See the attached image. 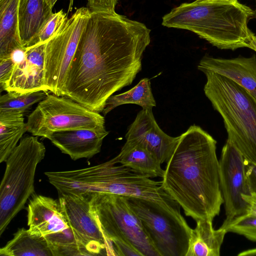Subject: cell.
Returning a JSON list of instances; mask_svg holds the SVG:
<instances>
[{
	"label": "cell",
	"instance_id": "cell-35",
	"mask_svg": "<svg viewBox=\"0 0 256 256\" xmlns=\"http://www.w3.org/2000/svg\"><path fill=\"white\" fill-rule=\"evenodd\" d=\"M238 256H256V248L247 250L240 252Z\"/></svg>",
	"mask_w": 256,
	"mask_h": 256
},
{
	"label": "cell",
	"instance_id": "cell-14",
	"mask_svg": "<svg viewBox=\"0 0 256 256\" xmlns=\"http://www.w3.org/2000/svg\"><path fill=\"white\" fill-rule=\"evenodd\" d=\"M198 68L212 71L234 81L244 88L256 101V56L232 58L204 56Z\"/></svg>",
	"mask_w": 256,
	"mask_h": 256
},
{
	"label": "cell",
	"instance_id": "cell-6",
	"mask_svg": "<svg viewBox=\"0 0 256 256\" xmlns=\"http://www.w3.org/2000/svg\"><path fill=\"white\" fill-rule=\"evenodd\" d=\"M118 164L116 156L92 166L87 172L85 184L92 192H106L144 198L163 207L180 211V206L162 189V181L138 173Z\"/></svg>",
	"mask_w": 256,
	"mask_h": 256
},
{
	"label": "cell",
	"instance_id": "cell-38",
	"mask_svg": "<svg viewBox=\"0 0 256 256\" xmlns=\"http://www.w3.org/2000/svg\"><path fill=\"white\" fill-rule=\"evenodd\" d=\"M255 2H256V10H255V12H256V0H255Z\"/></svg>",
	"mask_w": 256,
	"mask_h": 256
},
{
	"label": "cell",
	"instance_id": "cell-31",
	"mask_svg": "<svg viewBox=\"0 0 256 256\" xmlns=\"http://www.w3.org/2000/svg\"><path fill=\"white\" fill-rule=\"evenodd\" d=\"M116 256H142L132 245L122 240H114L112 242Z\"/></svg>",
	"mask_w": 256,
	"mask_h": 256
},
{
	"label": "cell",
	"instance_id": "cell-1",
	"mask_svg": "<svg viewBox=\"0 0 256 256\" xmlns=\"http://www.w3.org/2000/svg\"><path fill=\"white\" fill-rule=\"evenodd\" d=\"M143 23L116 12L90 10L67 74L64 96L102 112L106 100L130 85L150 42Z\"/></svg>",
	"mask_w": 256,
	"mask_h": 256
},
{
	"label": "cell",
	"instance_id": "cell-16",
	"mask_svg": "<svg viewBox=\"0 0 256 256\" xmlns=\"http://www.w3.org/2000/svg\"><path fill=\"white\" fill-rule=\"evenodd\" d=\"M45 46L46 42L26 48V58L15 65L5 91L18 93L47 92L44 86Z\"/></svg>",
	"mask_w": 256,
	"mask_h": 256
},
{
	"label": "cell",
	"instance_id": "cell-12",
	"mask_svg": "<svg viewBox=\"0 0 256 256\" xmlns=\"http://www.w3.org/2000/svg\"><path fill=\"white\" fill-rule=\"evenodd\" d=\"M244 158L229 140L224 146L219 160L220 187L224 204L225 228L234 218L248 212L242 194H250L246 182Z\"/></svg>",
	"mask_w": 256,
	"mask_h": 256
},
{
	"label": "cell",
	"instance_id": "cell-36",
	"mask_svg": "<svg viewBox=\"0 0 256 256\" xmlns=\"http://www.w3.org/2000/svg\"><path fill=\"white\" fill-rule=\"evenodd\" d=\"M50 6L53 8L54 5L58 0H47ZM74 0H69L68 12H70L72 9V6Z\"/></svg>",
	"mask_w": 256,
	"mask_h": 256
},
{
	"label": "cell",
	"instance_id": "cell-30",
	"mask_svg": "<svg viewBox=\"0 0 256 256\" xmlns=\"http://www.w3.org/2000/svg\"><path fill=\"white\" fill-rule=\"evenodd\" d=\"M88 8L93 11L114 12L118 0H87Z\"/></svg>",
	"mask_w": 256,
	"mask_h": 256
},
{
	"label": "cell",
	"instance_id": "cell-3",
	"mask_svg": "<svg viewBox=\"0 0 256 256\" xmlns=\"http://www.w3.org/2000/svg\"><path fill=\"white\" fill-rule=\"evenodd\" d=\"M255 10L239 2L195 0L173 8L162 18V25L196 34L221 50L248 48L254 34L248 26Z\"/></svg>",
	"mask_w": 256,
	"mask_h": 256
},
{
	"label": "cell",
	"instance_id": "cell-20",
	"mask_svg": "<svg viewBox=\"0 0 256 256\" xmlns=\"http://www.w3.org/2000/svg\"><path fill=\"white\" fill-rule=\"evenodd\" d=\"M116 157L119 164L150 178H162L164 176L161 162L139 144L126 141Z\"/></svg>",
	"mask_w": 256,
	"mask_h": 256
},
{
	"label": "cell",
	"instance_id": "cell-27",
	"mask_svg": "<svg viewBox=\"0 0 256 256\" xmlns=\"http://www.w3.org/2000/svg\"><path fill=\"white\" fill-rule=\"evenodd\" d=\"M224 228L228 232L242 235L250 240L256 242V215L247 213L238 216Z\"/></svg>",
	"mask_w": 256,
	"mask_h": 256
},
{
	"label": "cell",
	"instance_id": "cell-24",
	"mask_svg": "<svg viewBox=\"0 0 256 256\" xmlns=\"http://www.w3.org/2000/svg\"><path fill=\"white\" fill-rule=\"evenodd\" d=\"M130 104L138 105L144 110H152L156 106L150 82L148 78L142 79L136 85L128 91L110 96L106 102L102 113L106 116L116 107Z\"/></svg>",
	"mask_w": 256,
	"mask_h": 256
},
{
	"label": "cell",
	"instance_id": "cell-19",
	"mask_svg": "<svg viewBox=\"0 0 256 256\" xmlns=\"http://www.w3.org/2000/svg\"><path fill=\"white\" fill-rule=\"evenodd\" d=\"M192 229L186 256H219L226 229L214 230L212 220H200Z\"/></svg>",
	"mask_w": 256,
	"mask_h": 256
},
{
	"label": "cell",
	"instance_id": "cell-26",
	"mask_svg": "<svg viewBox=\"0 0 256 256\" xmlns=\"http://www.w3.org/2000/svg\"><path fill=\"white\" fill-rule=\"evenodd\" d=\"M47 95L46 92L42 90L27 93L8 92L0 97V111L24 113L33 104L44 99Z\"/></svg>",
	"mask_w": 256,
	"mask_h": 256
},
{
	"label": "cell",
	"instance_id": "cell-23",
	"mask_svg": "<svg viewBox=\"0 0 256 256\" xmlns=\"http://www.w3.org/2000/svg\"><path fill=\"white\" fill-rule=\"evenodd\" d=\"M27 131L24 113L0 111V162H6Z\"/></svg>",
	"mask_w": 256,
	"mask_h": 256
},
{
	"label": "cell",
	"instance_id": "cell-37",
	"mask_svg": "<svg viewBox=\"0 0 256 256\" xmlns=\"http://www.w3.org/2000/svg\"><path fill=\"white\" fill-rule=\"evenodd\" d=\"M216 0L222 2H230V3H235L238 2V0Z\"/></svg>",
	"mask_w": 256,
	"mask_h": 256
},
{
	"label": "cell",
	"instance_id": "cell-11",
	"mask_svg": "<svg viewBox=\"0 0 256 256\" xmlns=\"http://www.w3.org/2000/svg\"><path fill=\"white\" fill-rule=\"evenodd\" d=\"M59 202L68 225L79 242L91 256L106 250L116 256L112 244L106 238L91 202V193L58 194Z\"/></svg>",
	"mask_w": 256,
	"mask_h": 256
},
{
	"label": "cell",
	"instance_id": "cell-4",
	"mask_svg": "<svg viewBox=\"0 0 256 256\" xmlns=\"http://www.w3.org/2000/svg\"><path fill=\"white\" fill-rule=\"evenodd\" d=\"M206 96L221 116L230 141L244 159L256 164V101L242 87L216 72L205 70Z\"/></svg>",
	"mask_w": 256,
	"mask_h": 256
},
{
	"label": "cell",
	"instance_id": "cell-32",
	"mask_svg": "<svg viewBox=\"0 0 256 256\" xmlns=\"http://www.w3.org/2000/svg\"><path fill=\"white\" fill-rule=\"evenodd\" d=\"M246 182L250 194H256V164L244 160Z\"/></svg>",
	"mask_w": 256,
	"mask_h": 256
},
{
	"label": "cell",
	"instance_id": "cell-25",
	"mask_svg": "<svg viewBox=\"0 0 256 256\" xmlns=\"http://www.w3.org/2000/svg\"><path fill=\"white\" fill-rule=\"evenodd\" d=\"M44 237L53 256H91L79 244L70 226L62 232Z\"/></svg>",
	"mask_w": 256,
	"mask_h": 256
},
{
	"label": "cell",
	"instance_id": "cell-9",
	"mask_svg": "<svg viewBox=\"0 0 256 256\" xmlns=\"http://www.w3.org/2000/svg\"><path fill=\"white\" fill-rule=\"evenodd\" d=\"M104 117L69 98L49 94L28 116L27 131L33 136H46L57 132L76 129L106 128Z\"/></svg>",
	"mask_w": 256,
	"mask_h": 256
},
{
	"label": "cell",
	"instance_id": "cell-17",
	"mask_svg": "<svg viewBox=\"0 0 256 256\" xmlns=\"http://www.w3.org/2000/svg\"><path fill=\"white\" fill-rule=\"evenodd\" d=\"M27 212L28 226L32 234L44 236L70 226L58 200L34 194L28 202Z\"/></svg>",
	"mask_w": 256,
	"mask_h": 256
},
{
	"label": "cell",
	"instance_id": "cell-7",
	"mask_svg": "<svg viewBox=\"0 0 256 256\" xmlns=\"http://www.w3.org/2000/svg\"><path fill=\"white\" fill-rule=\"evenodd\" d=\"M91 202L106 238L125 241L142 256H160L140 220L130 208L127 196L106 192H92Z\"/></svg>",
	"mask_w": 256,
	"mask_h": 256
},
{
	"label": "cell",
	"instance_id": "cell-18",
	"mask_svg": "<svg viewBox=\"0 0 256 256\" xmlns=\"http://www.w3.org/2000/svg\"><path fill=\"white\" fill-rule=\"evenodd\" d=\"M52 10L47 0H19L18 33L24 47L38 36L53 14Z\"/></svg>",
	"mask_w": 256,
	"mask_h": 256
},
{
	"label": "cell",
	"instance_id": "cell-33",
	"mask_svg": "<svg viewBox=\"0 0 256 256\" xmlns=\"http://www.w3.org/2000/svg\"><path fill=\"white\" fill-rule=\"evenodd\" d=\"M26 48H20L14 50L11 54L10 57L15 65L23 62L26 58Z\"/></svg>",
	"mask_w": 256,
	"mask_h": 256
},
{
	"label": "cell",
	"instance_id": "cell-8",
	"mask_svg": "<svg viewBox=\"0 0 256 256\" xmlns=\"http://www.w3.org/2000/svg\"><path fill=\"white\" fill-rule=\"evenodd\" d=\"M127 200L160 256H186L192 228L180 211L144 198Z\"/></svg>",
	"mask_w": 256,
	"mask_h": 256
},
{
	"label": "cell",
	"instance_id": "cell-13",
	"mask_svg": "<svg viewBox=\"0 0 256 256\" xmlns=\"http://www.w3.org/2000/svg\"><path fill=\"white\" fill-rule=\"evenodd\" d=\"M126 138V141L149 150L162 164L170 158L179 136L172 137L167 134L158 124L152 110L142 109L130 126Z\"/></svg>",
	"mask_w": 256,
	"mask_h": 256
},
{
	"label": "cell",
	"instance_id": "cell-21",
	"mask_svg": "<svg viewBox=\"0 0 256 256\" xmlns=\"http://www.w3.org/2000/svg\"><path fill=\"white\" fill-rule=\"evenodd\" d=\"M18 2L0 0V58L10 57L14 50L24 48L18 33Z\"/></svg>",
	"mask_w": 256,
	"mask_h": 256
},
{
	"label": "cell",
	"instance_id": "cell-2",
	"mask_svg": "<svg viewBox=\"0 0 256 256\" xmlns=\"http://www.w3.org/2000/svg\"><path fill=\"white\" fill-rule=\"evenodd\" d=\"M216 149L208 133L190 126L179 136L161 180L164 190L196 222L213 220L224 203Z\"/></svg>",
	"mask_w": 256,
	"mask_h": 256
},
{
	"label": "cell",
	"instance_id": "cell-29",
	"mask_svg": "<svg viewBox=\"0 0 256 256\" xmlns=\"http://www.w3.org/2000/svg\"><path fill=\"white\" fill-rule=\"evenodd\" d=\"M15 64L10 58H0V90H5L12 74Z\"/></svg>",
	"mask_w": 256,
	"mask_h": 256
},
{
	"label": "cell",
	"instance_id": "cell-10",
	"mask_svg": "<svg viewBox=\"0 0 256 256\" xmlns=\"http://www.w3.org/2000/svg\"><path fill=\"white\" fill-rule=\"evenodd\" d=\"M90 12L86 7L77 9L46 42L44 86L47 92L64 96L67 74Z\"/></svg>",
	"mask_w": 256,
	"mask_h": 256
},
{
	"label": "cell",
	"instance_id": "cell-34",
	"mask_svg": "<svg viewBox=\"0 0 256 256\" xmlns=\"http://www.w3.org/2000/svg\"><path fill=\"white\" fill-rule=\"evenodd\" d=\"M242 197L248 204V213L256 215V194H242Z\"/></svg>",
	"mask_w": 256,
	"mask_h": 256
},
{
	"label": "cell",
	"instance_id": "cell-5",
	"mask_svg": "<svg viewBox=\"0 0 256 256\" xmlns=\"http://www.w3.org/2000/svg\"><path fill=\"white\" fill-rule=\"evenodd\" d=\"M45 153L38 136H27L22 138L6 159L0 186V236L34 192L36 167Z\"/></svg>",
	"mask_w": 256,
	"mask_h": 256
},
{
	"label": "cell",
	"instance_id": "cell-28",
	"mask_svg": "<svg viewBox=\"0 0 256 256\" xmlns=\"http://www.w3.org/2000/svg\"><path fill=\"white\" fill-rule=\"evenodd\" d=\"M67 18L66 14L62 10L53 13L38 36L26 48L46 42L58 30Z\"/></svg>",
	"mask_w": 256,
	"mask_h": 256
},
{
	"label": "cell",
	"instance_id": "cell-15",
	"mask_svg": "<svg viewBox=\"0 0 256 256\" xmlns=\"http://www.w3.org/2000/svg\"><path fill=\"white\" fill-rule=\"evenodd\" d=\"M108 134L106 128H82L54 132L46 138L49 139L62 153L76 160L90 158L99 153L103 140Z\"/></svg>",
	"mask_w": 256,
	"mask_h": 256
},
{
	"label": "cell",
	"instance_id": "cell-22",
	"mask_svg": "<svg viewBox=\"0 0 256 256\" xmlns=\"http://www.w3.org/2000/svg\"><path fill=\"white\" fill-rule=\"evenodd\" d=\"M6 256H53L44 236L32 234L29 230L19 228L14 238L0 249Z\"/></svg>",
	"mask_w": 256,
	"mask_h": 256
}]
</instances>
